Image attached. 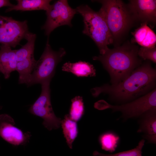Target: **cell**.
<instances>
[{
	"label": "cell",
	"mask_w": 156,
	"mask_h": 156,
	"mask_svg": "<svg viewBox=\"0 0 156 156\" xmlns=\"http://www.w3.org/2000/svg\"><path fill=\"white\" fill-rule=\"evenodd\" d=\"M51 81L41 84V94L29 109L31 114L42 118V124L49 131L58 129L62 120L57 117L53 110L51 101L50 84Z\"/></svg>",
	"instance_id": "cell-7"
},
{
	"label": "cell",
	"mask_w": 156,
	"mask_h": 156,
	"mask_svg": "<svg viewBox=\"0 0 156 156\" xmlns=\"http://www.w3.org/2000/svg\"><path fill=\"white\" fill-rule=\"evenodd\" d=\"M62 70L72 73L77 77H94L96 76V70L90 63L80 61L75 63L70 62L64 64Z\"/></svg>",
	"instance_id": "cell-15"
},
{
	"label": "cell",
	"mask_w": 156,
	"mask_h": 156,
	"mask_svg": "<svg viewBox=\"0 0 156 156\" xmlns=\"http://www.w3.org/2000/svg\"><path fill=\"white\" fill-rule=\"evenodd\" d=\"M61 125L66 143L69 148L72 149V144L78 134L77 122L72 120L68 114H66L62 120Z\"/></svg>",
	"instance_id": "cell-18"
},
{
	"label": "cell",
	"mask_w": 156,
	"mask_h": 156,
	"mask_svg": "<svg viewBox=\"0 0 156 156\" xmlns=\"http://www.w3.org/2000/svg\"><path fill=\"white\" fill-rule=\"evenodd\" d=\"M17 4L7 9L5 12L13 10L32 11L43 10L47 11L51 6L50 0H17Z\"/></svg>",
	"instance_id": "cell-16"
},
{
	"label": "cell",
	"mask_w": 156,
	"mask_h": 156,
	"mask_svg": "<svg viewBox=\"0 0 156 156\" xmlns=\"http://www.w3.org/2000/svg\"><path fill=\"white\" fill-rule=\"evenodd\" d=\"M14 5L12 4L9 0H0V8L4 6H12Z\"/></svg>",
	"instance_id": "cell-24"
},
{
	"label": "cell",
	"mask_w": 156,
	"mask_h": 156,
	"mask_svg": "<svg viewBox=\"0 0 156 156\" xmlns=\"http://www.w3.org/2000/svg\"><path fill=\"white\" fill-rule=\"evenodd\" d=\"M98 140L102 149L112 153L118 146L120 142V138L115 132L108 131L101 134Z\"/></svg>",
	"instance_id": "cell-19"
},
{
	"label": "cell",
	"mask_w": 156,
	"mask_h": 156,
	"mask_svg": "<svg viewBox=\"0 0 156 156\" xmlns=\"http://www.w3.org/2000/svg\"><path fill=\"white\" fill-rule=\"evenodd\" d=\"M77 13L76 9L71 8L67 0L57 1L46 11L47 20L42 29L49 37L51 33L59 27L68 25L72 27L71 20Z\"/></svg>",
	"instance_id": "cell-8"
},
{
	"label": "cell",
	"mask_w": 156,
	"mask_h": 156,
	"mask_svg": "<svg viewBox=\"0 0 156 156\" xmlns=\"http://www.w3.org/2000/svg\"><path fill=\"white\" fill-rule=\"evenodd\" d=\"M14 119L6 114L0 115V137L14 146L24 145L31 136L29 131L24 132L15 126Z\"/></svg>",
	"instance_id": "cell-10"
},
{
	"label": "cell",
	"mask_w": 156,
	"mask_h": 156,
	"mask_svg": "<svg viewBox=\"0 0 156 156\" xmlns=\"http://www.w3.org/2000/svg\"><path fill=\"white\" fill-rule=\"evenodd\" d=\"M138 50L137 46L125 44L109 48L104 54L92 59L101 62L110 76L112 85L115 84L127 78L141 65L142 60L138 55Z\"/></svg>",
	"instance_id": "cell-2"
},
{
	"label": "cell",
	"mask_w": 156,
	"mask_h": 156,
	"mask_svg": "<svg viewBox=\"0 0 156 156\" xmlns=\"http://www.w3.org/2000/svg\"><path fill=\"white\" fill-rule=\"evenodd\" d=\"M37 61L34 55L17 62L16 68L19 74L18 83L29 84Z\"/></svg>",
	"instance_id": "cell-17"
},
{
	"label": "cell",
	"mask_w": 156,
	"mask_h": 156,
	"mask_svg": "<svg viewBox=\"0 0 156 156\" xmlns=\"http://www.w3.org/2000/svg\"><path fill=\"white\" fill-rule=\"evenodd\" d=\"M145 140H141L138 145L131 149L117 153L107 154L100 153L97 151H94L93 156H142V150L144 145Z\"/></svg>",
	"instance_id": "cell-22"
},
{
	"label": "cell",
	"mask_w": 156,
	"mask_h": 156,
	"mask_svg": "<svg viewBox=\"0 0 156 156\" xmlns=\"http://www.w3.org/2000/svg\"></svg>",
	"instance_id": "cell-25"
},
{
	"label": "cell",
	"mask_w": 156,
	"mask_h": 156,
	"mask_svg": "<svg viewBox=\"0 0 156 156\" xmlns=\"http://www.w3.org/2000/svg\"><path fill=\"white\" fill-rule=\"evenodd\" d=\"M101 3L99 11L104 17L114 41L127 32L134 21L126 6L120 0L94 1Z\"/></svg>",
	"instance_id": "cell-4"
},
{
	"label": "cell",
	"mask_w": 156,
	"mask_h": 156,
	"mask_svg": "<svg viewBox=\"0 0 156 156\" xmlns=\"http://www.w3.org/2000/svg\"><path fill=\"white\" fill-rule=\"evenodd\" d=\"M71 102L68 115L72 120L77 122L81 119L84 113L83 99L82 96H77L72 99Z\"/></svg>",
	"instance_id": "cell-21"
},
{
	"label": "cell",
	"mask_w": 156,
	"mask_h": 156,
	"mask_svg": "<svg viewBox=\"0 0 156 156\" xmlns=\"http://www.w3.org/2000/svg\"><path fill=\"white\" fill-rule=\"evenodd\" d=\"M66 52L63 48L58 51L53 50L47 40L42 54L37 61L28 86L41 84L51 81L54 76L56 66L66 55Z\"/></svg>",
	"instance_id": "cell-6"
},
{
	"label": "cell",
	"mask_w": 156,
	"mask_h": 156,
	"mask_svg": "<svg viewBox=\"0 0 156 156\" xmlns=\"http://www.w3.org/2000/svg\"><path fill=\"white\" fill-rule=\"evenodd\" d=\"M138 56L144 60H149L153 63L156 62V48L141 47L138 51Z\"/></svg>",
	"instance_id": "cell-23"
},
{
	"label": "cell",
	"mask_w": 156,
	"mask_h": 156,
	"mask_svg": "<svg viewBox=\"0 0 156 156\" xmlns=\"http://www.w3.org/2000/svg\"><path fill=\"white\" fill-rule=\"evenodd\" d=\"M76 9L83 18L84 27L83 33L94 41L101 55L104 54L109 49L108 45L114 42L104 17L99 11H94L87 5H81Z\"/></svg>",
	"instance_id": "cell-3"
},
{
	"label": "cell",
	"mask_w": 156,
	"mask_h": 156,
	"mask_svg": "<svg viewBox=\"0 0 156 156\" xmlns=\"http://www.w3.org/2000/svg\"><path fill=\"white\" fill-rule=\"evenodd\" d=\"M94 107L99 110L111 109L119 111L126 119L140 117L146 112L156 109V88L147 94L133 101L120 105H113L104 100L95 103Z\"/></svg>",
	"instance_id": "cell-5"
},
{
	"label": "cell",
	"mask_w": 156,
	"mask_h": 156,
	"mask_svg": "<svg viewBox=\"0 0 156 156\" xmlns=\"http://www.w3.org/2000/svg\"><path fill=\"white\" fill-rule=\"evenodd\" d=\"M140 117L138 133L144 134L143 137L149 143H156V109L149 110Z\"/></svg>",
	"instance_id": "cell-12"
},
{
	"label": "cell",
	"mask_w": 156,
	"mask_h": 156,
	"mask_svg": "<svg viewBox=\"0 0 156 156\" xmlns=\"http://www.w3.org/2000/svg\"><path fill=\"white\" fill-rule=\"evenodd\" d=\"M16 51L7 45L2 44L0 46V72L5 79L9 78L11 73L16 70L17 62Z\"/></svg>",
	"instance_id": "cell-13"
},
{
	"label": "cell",
	"mask_w": 156,
	"mask_h": 156,
	"mask_svg": "<svg viewBox=\"0 0 156 156\" xmlns=\"http://www.w3.org/2000/svg\"><path fill=\"white\" fill-rule=\"evenodd\" d=\"M26 20L21 21L0 15V43L15 48L25 39L28 30Z\"/></svg>",
	"instance_id": "cell-9"
},
{
	"label": "cell",
	"mask_w": 156,
	"mask_h": 156,
	"mask_svg": "<svg viewBox=\"0 0 156 156\" xmlns=\"http://www.w3.org/2000/svg\"><path fill=\"white\" fill-rule=\"evenodd\" d=\"M146 23H142L132 34L133 41L142 47L153 48L155 47L156 35Z\"/></svg>",
	"instance_id": "cell-14"
},
{
	"label": "cell",
	"mask_w": 156,
	"mask_h": 156,
	"mask_svg": "<svg viewBox=\"0 0 156 156\" xmlns=\"http://www.w3.org/2000/svg\"><path fill=\"white\" fill-rule=\"evenodd\" d=\"M127 7L134 20L155 23L156 0H131Z\"/></svg>",
	"instance_id": "cell-11"
},
{
	"label": "cell",
	"mask_w": 156,
	"mask_h": 156,
	"mask_svg": "<svg viewBox=\"0 0 156 156\" xmlns=\"http://www.w3.org/2000/svg\"><path fill=\"white\" fill-rule=\"evenodd\" d=\"M156 70L150 62H147L135 69L127 78L115 84H104L93 88L92 96L101 93L108 94L111 99L118 102L133 101L156 88Z\"/></svg>",
	"instance_id": "cell-1"
},
{
	"label": "cell",
	"mask_w": 156,
	"mask_h": 156,
	"mask_svg": "<svg viewBox=\"0 0 156 156\" xmlns=\"http://www.w3.org/2000/svg\"><path fill=\"white\" fill-rule=\"evenodd\" d=\"M36 38L35 34L29 32L27 33L25 37V39L27 40V42L20 49L16 50L15 55L17 62L34 55Z\"/></svg>",
	"instance_id": "cell-20"
}]
</instances>
